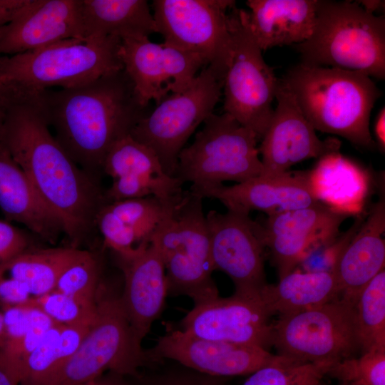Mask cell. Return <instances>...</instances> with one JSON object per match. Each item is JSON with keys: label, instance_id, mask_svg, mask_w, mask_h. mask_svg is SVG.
<instances>
[{"label": "cell", "instance_id": "1", "mask_svg": "<svg viewBox=\"0 0 385 385\" xmlns=\"http://www.w3.org/2000/svg\"><path fill=\"white\" fill-rule=\"evenodd\" d=\"M48 125L37 93L19 90L6 110L0 142L78 248L97 228L98 215L108 204L105 190L73 161Z\"/></svg>", "mask_w": 385, "mask_h": 385}, {"label": "cell", "instance_id": "2", "mask_svg": "<svg viewBox=\"0 0 385 385\" xmlns=\"http://www.w3.org/2000/svg\"><path fill=\"white\" fill-rule=\"evenodd\" d=\"M36 93L56 140L80 168L97 179L113 145L130 135L150 112L124 69L78 87Z\"/></svg>", "mask_w": 385, "mask_h": 385}, {"label": "cell", "instance_id": "3", "mask_svg": "<svg viewBox=\"0 0 385 385\" xmlns=\"http://www.w3.org/2000/svg\"><path fill=\"white\" fill-rule=\"evenodd\" d=\"M279 81L315 130L339 135L362 148L376 147L369 122L381 92L369 76L300 63Z\"/></svg>", "mask_w": 385, "mask_h": 385}, {"label": "cell", "instance_id": "4", "mask_svg": "<svg viewBox=\"0 0 385 385\" xmlns=\"http://www.w3.org/2000/svg\"><path fill=\"white\" fill-rule=\"evenodd\" d=\"M293 47L302 63L385 78V17L358 1L318 0L310 37Z\"/></svg>", "mask_w": 385, "mask_h": 385}, {"label": "cell", "instance_id": "5", "mask_svg": "<svg viewBox=\"0 0 385 385\" xmlns=\"http://www.w3.org/2000/svg\"><path fill=\"white\" fill-rule=\"evenodd\" d=\"M121 38L63 40L13 56H0V81L28 92L50 87L71 88L123 69Z\"/></svg>", "mask_w": 385, "mask_h": 385}, {"label": "cell", "instance_id": "6", "mask_svg": "<svg viewBox=\"0 0 385 385\" xmlns=\"http://www.w3.org/2000/svg\"><path fill=\"white\" fill-rule=\"evenodd\" d=\"M202 200L186 191L150 241L164 265L168 296L188 297L194 306L220 296L212 277L215 270Z\"/></svg>", "mask_w": 385, "mask_h": 385}, {"label": "cell", "instance_id": "7", "mask_svg": "<svg viewBox=\"0 0 385 385\" xmlns=\"http://www.w3.org/2000/svg\"><path fill=\"white\" fill-rule=\"evenodd\" d=\"M193 143L180 152L175 177L202 192L226 181L243 182L260 175L262 165L256 134L229 114L214 113L203 122Z\"/></svg>", "mask_w": 385, "mask_h": 385}, {"label": "cell", "instance_id": "8", "mask_svg": "<svg viewBox=\"0 0 385 385\" xmlns=\"http://www.w3.org/2000/svg\"><path fill=\"white\" fill-rule=\"evenodd\" d=\"M94 321L74 354L46 385H80L106 371L138 377L139 369L151 363L135 337L120 297H97Z\"/></svg>", "mask_w": 385, "mask_h": 385}, {"label": "cell", "instance_id": "9", "mask_svg": "<svg viewBox=\"0 0 385 385\" xmlns=\"http://www.w3.org/2000/svg\"><path fill=\"white\" fill-rule=\"evenodd\" d=\"M228 13L232 56L223 80L224 111L252 130L259 140L273 115L279 79L267 65L251 33L248 11L232 6Z\"/></svg>", "mask_w": 385, "mask_h": 385}, {"label": "cell", "instance_id": "10", "mask_svg": "<svg viewBox=\"0 0 385 385\" xmlns=\"http://www.w3.org/2000/svg\"><path fill=\"white\" fill-rule=\"evenodd\" d=\"M222 86L223 79L212 67L205 66L189 88L164 98L130 135L149 148L164 171L175 177L181 150L198 125L213 113Z\"/></svg>", "mask_w": 385, "mask_h": 385}, {"label": "cell", "instance_id": "11", "mask_svg": "<svg viewBox=\"0 0 385 385\" xmlns=\"http://www.w3.org/2000/svg\"><path fill=\"white\" fill-rule=\"evenodd\" d=\"M272 345L279 355L302 362L334 364L361 350L354 303L339 297L272 324Z\"/></svg>", "mask_w": 385, "mask_h": 385}, {"label": "cell", "instance_id": "12", "mask_svg": "<svg viewBox=\"0 0 385 385\" xmlns=\"http://www.w3.org/2000/svg\"><path fill=\"white\" fill-rule=\"evenodd\" d=\"M230 0H154L157 33L164 43L202 58L224 80L232 56Z\"/></svg>", "mask_w": 385, "mask_h": 385}, {"label": "cell", "instance_id": "13", "mask_svg": "<svg viewBox=\"0 0 385 385\" xmlns=\"http://www.w3.org/2000/svg\"><path fill=\"white\" fill-rule=\"evenodd\" d=\"M206 216L214 270L232 281L235 293L259 297L265 279L261 224L247 215L210 210Z\"/></svg>", "mask_w": 385, "mask_h": 385}, {"label": "cell", "instance_id": "14", "mask_svg": "<svg viewBox=\"0 0 385 385\" xmlns=\"http://www.w3.org/2000/svg\"><path fill=\"white\" fill-rule=\"evenodd\" d=\"M119 56L144 106L153 100L158 105L170 93L183 92L207 66L200 56L164 43H153L148 36L122 38Z\"/></svg>", "mask_w": 385, "mask_h": 385}, {"label": "cell", "instance_id": "15", "mask_svg": "<svg viewBox=\"0 0 385 385\" xmlns=\"http://www.w3.org/2000/svg\"><path fill=\"white\" fill-rule=\"evenodd\" d=\"M351 215L321 202L267 216L262 241L281 279L296 270L311 255L332 242Z\"/></svg>", "mask_w": 385, "mask_h": 385}, {"label": "cell", "instance_id": "16", "mask_svg": "<svg viewBox=\"0 0 385 385\" xmlns=\"http://www.w3.org/2000/svg\"><path fill=\"white\" fill-rule=\"evenodd\" d=\"M275 99L277 106L258 147L262 165L261 176H279L301 161L339 152L341 142L334 138H318L279 79Z\"/></svg>", "mask_w": 385, "mask_h": 385}, {"label": "cell", "instance_id": "17", "mask_svg": "<svg viewBox=\"0 0 385 385\" xmlns=\"http://www.w3.org/2000/svg\"><path fill=\"white\" fill-rule=\"evenodd\" d=\"M259 297L234 293L195 305L180 322L195 337L266 349L272 345V323Z\"/></svg>", "mask_w": 385, "mask_h": 385}, {"label": "cell", "instance_id": "18", "mask_svg": "<svg viewBox=\"0 0 385 385\" xmlns=\"http://www.w3.org/2000/svg\"><path fill=\"white\" fill-rule=\"evenodd\" d=\"M146 352L151 363L171 359L216 376L251 374L276 356L260 346L207 339L182 329L168 330Z\"/></svg>", "mask_w": 385, "mask_h": 385}, {"label": "cell", "instance_id": "19", "mask_svg": "<svg viewBox=\"0 0 385 385\" xmlns=\"http://www.w3.org/2000/svg\"><path fill=\"white\" fill-rule=\"evenodd\" d=\"M69 38L85 41L81 0H31L0 29V55L32 51Z\"/></svg>", "mask_w": 385, "mask_h": 385}, {"label": "cell", "instance_id": "20", "mask_svg": "<svg viewBox=\"0 0 385 385\" xmlns=\"http://www.w3.org/2000/svg\"><path fill=\"white\" fill-rule=\"evenodd\" d=\"M199 196L217 199L227 210L247 215L257 210L269 216L319 202L312 192L308 170H289L274 178L259 175L231 186L222 184Z\"/></svg>", "mask_w": 385, "mask_h": 385}, {"label": "cell", "instance_id": "21", "mask_svg": "<svg viewBox=\"0 0 385 385\" xmlns=\"http://www.w3.org/2000/svg\"><path fill=\"white\" fill-rule=\"evenodd\" d=\"M124 277L120 302L136 338L142 342L161 314L168 297L162 259L150 244L127 259L118 258Z\"/></svg>", "mask_w": 385, "mask_h": 385}, {"label": "cell", "instance_id": "22", "mask_svg": "<svg viewBox=\"0 0 385 385\" xmlns=\"http://www.w3.org/2000/svg\"><path fill=\"white\" fill-rule=\"evenodd\" d=\"M385 200L366 212L361 225L336 257L331 271L339 288L340 297L354 303L361 290L385 265Z\"/></svg>", "mask_w": 385, "mask_h": 385}, {"label": "cell", "instance_id": "23", "mask_svg": "<svg viewBox=\"0 0 385 385\" xmlns=\"http://www.w3.org/2000/svg\"><path fill=\"white\" fill-rule=\"evenodd\" d=\"M0 210L7 222L21 223L47 242H56L63 232L60 221L1 142Z\"/></svg>", "mask_w": 385, "mask_h": 385}, {"label": "cell", "instance_id": "24", "mask_svg": "<svg viewBox=\"0 0 385 385\" xmlns=\"http://www.w3.org/2000/svg\"><path fill=\"white\" fill-rule=\"evenodd\" d=\"M318 0H248V24L262 51L296 45L314 27Z\"/></svg>", "mask_w": 385, "mask_h": 385}, {"label": "cell", "instance_id": "25", "mask_svg": "<svg viewBox=\"0 0 385 385\" xmlns=\"http://www.w3.org/2000/svg\"><path fill=\"white\" fill-rule=\"evenodd\" d=\"M316 200L339 212L357 216L363 213L371 190L369 174L339 152L319 159L308 170Z\"/></svg>", "mask_w": 385, "mask_h": 385}, {"label": "cell", "instance_id": "26", "mask_svg": "<svg viewBox=\"0 0 385 385\" xmlns=\"http://www.w3.org/2000/svg\"><path fill=\"white\" fill-rule=\"evenodd\" d=\"M259 297L270 317H281L326 304L340 297V292L332 271L294 270L277 284H267Z\"/></svg>", "mask_w": 385, "mask_h": 385}, {"label": "cell", "instance_id": "27", "mask_svg": "<svg viewBox=\"0 0 385 385\" xmlns=\"http://www.w3.org/2000/svg\"><path fill=\"white\" fill-rule=\"evenodd\" d=\"M84 40L148 36L156 25L146 0H81Z\"/></svg>", "mask_w": 385, "mask_h": 385}, {"label": "cell", "instance_id": "28", "mask_svg": "<svg viewBox=\"0 0 385 385\" xmlns=\"http://www.w3.org/2000/svg\"><path fill=\"white\" fill-rule=\"evenodd\" d=\"M81 251L71 246L29 248L0 265V275L26 284L35 299L54 289L61 272Z\"/></svg>", "mask_w": 385, "mask_h": 385}, {"label": "cell", "instance_id": "29", "mask_svg": "<svg viewBox=\"0 0 385 385\" xmlns=\"http://www.w3.org/2000/svg\"><path fill=\"white\" fill-rule=\"evenodd\" d=\"M102 171L113 180L133 175L163 184L182 183L168 175L155 154L130 135L113 145L105 157Z\"/></svg>", "mask_w": 385, "mask_h": 385}, {"label": "cell", "instance_id": "30", "mask_svg": "<svg viewBox=\"0 0 385 385\" xmlns=\"http://www.w3.org/2000/svg\"><path fill=\"white\" fill-rule=\"evenodd\" d=\"M354 311L362 353L385 349V269L359 293L354 302Z\"/></svg>", "mask_w": 385, "mask_h": 385}, {"label": "cell", "instance_id": "31", "mask_svg": "<svg viewBox=\"0 0 385 385\" xmlns=\"http://www.w3.org/2000/svg\"><path fill=\"white\" fill-rule=\"evenodd\" d=\"M182 199L166 202L149 196L111 202L106 206L133 229L143 244L148 245L156 230L173 214Z\"/></svg>", "mask_w": 385, "mask_h": 385}, {"label": "cell", "instance_id": "32", "mask_svg": "<svg viewBox=\"0 0 385 385\" xmlns=\"http://www.w3.org/2000/svg\"><path fill=\"white\" fill-rule=\"evenodd\" d=\"M333 363H309L279 354L250 374L242 385H319Z\"/></svg>", "mask_w": 385, "mask_h": 385}, {"label": "cell", "instance_id": "33", "mask_svg": "<svg viewBox=\"0 0 385 385\" xmlns=\"http://www.w3.org/2000/svg\"><path fill=\"white\" fill-rule=\"evenodd\" d=\"M100 262L96 256L82 250L59 274L54 289L84 303L96 305L100 287Z\"/></svg>", "mask_w": 385, "mask_h": 385}, {"label": "cell", "instance_id": "34", "mask_svg": "<svg viewBox=\"0 0 385 385\" xmlns=\"http://www.w3.org/2000/svg\"><path fill=\"white\" fill-rule=\"evenodd\" d=\"M327 376L344 385H385V349H374L333 364Z\"/></svg>", "mask_w": 385, "mask_h": 385}, {"label": "cell", "instance_id": "35", "mask_svg": "<svg viewBox=\"0 0 385 385\" xmlns=\"http://www.w3.org/2000/svg\"><path fill=\"white\" fill-rule=\"evenodd\" d=\"M31 304L63 326L91 324L96 316V304L84 303L55 289L35 298Z\"/></svg>", "mask_w": 385, "mask_h": 385}, {"label": "cell", "instance_id": "36", "mask_svg": "<svg viewBox=\"0 0 385 385\" xmlns=\"http://www.w3.org/2000/svg\"><path fill=\"white\" fill-rule=\"evenodd\" d=\"M31 240L22 230L0 219V265L29 249Z\"/></svg>", "mask_w": 385, "mask_h": 385}, {"label": "cell", "instance_id": "37", "mask_svg": "<svg viewBox=\"0 0 385 385\" xmlns=\"http://www.w3.org/2000/svg\"><path fill=\"white\" fill-rule=\"evenodd\" d=\"M2 311L6 334L5 344L6 345L18 341L30 329L31 326L30 304L21 305L2 304Z\"/></svg>", "mask_w": 385, "mask_h": 385}, {"label": "cell", "instance_id": "38", "mask_svg": "<svg viewBox=\"0 0 385 385\" xmlns=\"http://www.w3.org/2000/svg\"><path fill=\"white\" fill-rule=\"evenodd\" d=\"M31 0H0V29L11 22Z\"/></svg>", "mask_w": 385, "mask_h": 385}, {"label": "cell", "instance_id": "39", "mask_svg": "<svg viewBox=\"0 0 385 385\" xmlns=\"http://www.w3.org/2000/svg\"><path fill=\"white\" fill-rule=\"evenodd\" d=\"M15 87L0 81V133L3 127L6 110L16 95Z\"/></svg>", "mask_w": 385, "mask_h": 385}, {"label": "cell", "instance_id": "40", "mask_svg": "<svg viewBox=\"0 0 385 385\" xmlns=\"http://www.w3.org/2000/svg\"><path fill=\"white\" fill-rule=\"evenodd\" d=\"M80 385H131L125 376L109 371Z\"/></svg>", "mask_w": 385, "mask_h": 385}, {"label": "cell", "instance_id": "41", "mask_svg": "<svg viewBox=\"0 0 385 385\" xmlns=\"http://www.w3.org/2000/svg\"><path fill=\"white\" fill-rule=\"evenodd\" d=\"M374 135L376 138V145L381 151L385 150V107H383L379 112L374 123Z\"/></svg>", "mask_w": 385, "mask_h": 385}, {"label": "cell", "instance_id": "42", "mask_svg": "<svg viewBox=\"0 0 385 385\" xmlns=\"http://www.w3.org/2000/svg\"><path fill=\"white\" fill-rule=\"evenodd\" d=\"M0 385H19L18 379L0 361Z\"/></svg>", "mask_w": 385, "mask_h": 385}, {"label": "cell", "instance_id": "43", "mask_svg": "<svg viewBox=\"0 0 385 385\" xmlns=\"http://www.w3.org/2000/svg\"><path fill=\"white\" fill-rule=\"evenodd\" d=\"M359 4L368 12L374 14L375 11L384 9V1H359Z\"/></svg>", "mask_w": 385, "mask_h": 385}, {"label": "cell", "instance_id": "44", "mask_svg": "<svg viewBox=\"0 0 385 385\" xmlns=\"http://www.w3.org/2000/svg\"><path fill=\"white\" fill-rule=\"evenodd\" d=\"M152 385H209L207 384L195 382V381H190L189 380L184 379H166L161 381L155 382Z\"/></svg>", "mask_w": 385, "mask_h": 385}, {"label": "cell", "instance_id": "45", "mask_svg": "<svg viewBox=\"0 0 385 385\" xmlns=\"http://www.w3.org/2000/svg\"><path fill=\"white\" fill-rule=\"evenodd\" d=\"M6 342V334L2 311V304L0 303V349L4 347Z\"/></svg>", "mask_w": 385, "mask_h": 385}, {"label": "cell", "instance_id": "46", "mask_svg": "<svg viewBox=\"0 0 385 385\" xmlns=\"http://www.w3.org/2000/svg\"><path fill=\"white\" fill-rule=\"evenodd\" d=\"M338 385H344V384H339H339H338Z\"/></svg>", "mask_w": 385, "mask_h": 385}]
</instances>
